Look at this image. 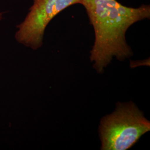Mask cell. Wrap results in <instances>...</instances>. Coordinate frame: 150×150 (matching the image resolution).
Returning a JSON list of instances; mask_svg holds the SVG:
<instances>
[{"label":"cell","instance_id":"7a4b0ae2","mask_svg":"<svg viewBox=\"0 0 150 150\" xmlns=\"http://www.w3.org/2000/svg\"><path fill=\"white\" fill-rule=\"evenodd\" d=\"M150 131V122L132 101L117 102L98 126L101 150H128Z\"/></svg>","mask_w":150,"mask_h":150},{"label":"cell","instance_id":"3957f363","mask_svg":"<svg viewBox=\"0 0 150 150\" xmlns=\"http://www.w3.org/2000/svg\"><path fill=\"white\" fill-rule=\"evenodd\" d=\"M24 20L17 26L15 38L33 50L40 48L48 23L60 12L71 6L81 5L82 0H33Z\"/></svg>","mask_w":150,"mask_h":150},{"label":"cell","instance_id":"277c9868","mask_svg":"<svg viewBox=\"0 0 150 150\" xmlns=\"http://www.w3.org/2000/svg\"><path fill=\"white\" fill-rule=\"evenodd\" d=\"M4 12H0V21L2 20V15H3Z\"/></svg>","mask_w":150,"mask_h":150},{"label":"cell","instance_id":"6da1fadb","mask_svg":"<svg viewBox=\"0 0 150 150\" xmlns=\"http://www.w3.org/2000/svg\"><path fill=\"white\" fill-rule=\"evenodd\" d=\"M81 5L94 30L90 59L97 72L103 73L114 58L122 61L131 57L133 52L126 33L135 23L150 19V6L131 7L117 0H82Z\"/></svg>","mask_w":150,"mask_h":150}]
</instances>
